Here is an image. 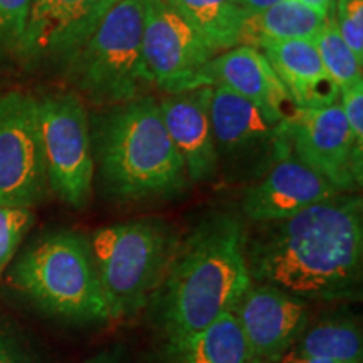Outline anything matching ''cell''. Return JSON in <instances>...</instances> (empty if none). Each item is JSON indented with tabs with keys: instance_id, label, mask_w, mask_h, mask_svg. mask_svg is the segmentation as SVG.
<instances>
[{
	"instance_id": "1",
	"label": "cell",
	"mask_w": 363,
	"mask_h": 363,
	"mask_svg": "<svg viewBox=\"0 0 363 363\" xmlns=\"http://www.w3.org/2000/svg\"><path fill=\"white\" fill-rule=\"evenodd\" d=\"M246 238L251 279L301 299L342 298L362 274L363 203L357 194L337 197L289 219L259 224Z\"/></svg>"
},
{
	"instance_id": "2",
	"label": "cell",
	"mask_w": 363,
	"mask_h": 363,
	"mask_svg": "<svg viewBox=\"0 0 363 363\" xmlns=\"http://www.w3.org/2000/svg\"><path fill=\"white\" fill-rule=\"evenodd\" d=\"M252 284L239 217L216 212L189 235L165 274L160 325L167 340L206 328Z\"/></svg>"
},
{
	"instance_id": "3",
	"label": "cell",
	"mask_w": 363,
	"mask_h": 363,
	"mask_svg": "<svg viewBox=\"0 0 363 363\" xmlns=\"http://www.w3.org/2000/svg\"><path fill=\"white\" fill-rule=\"evenodd\" d=\"M91 145L99 182L118 201L170 197L187 187L185 163L163 125L158 99L143 96L94 116Z\"/></svg>"
},
{
	"instance_id": "4",
	"label": "cell",
	"mask_w": 363,
	"mask_h": 363,
	"mask_svg": "<svg viewBox=\"0 0 363 363\" xmlns=\"http://www.w3.org/2000/svg\"><path fill=\"white\" fill-rule=\"evenodd\" d=\"M143 0H118L66 65L71 83L96 106L150 96L157 84L143 56Z\"/></svg>"
},
{
	"instance_id": "5",
	"label": "cell",
	"mask_w": 363,
	"mask_h": 363,
	"mask_svg": "<svg viewBox=\"0 0 363 363\" xmlns=\"http://www.w3.org/2000/svg\"><path fill=\"white\" fill-rule=\"evenodd\" d=\"M89 246L110 320H125L147 306L177 252L169 225L145 219L103 227Z\"/></svg>"
},
{
	"instance_id": "6",
	"label": "cell",
	"mask_w": 363,
	"mask_h": 363,
	"mask_svg": "<svg viewBox=\"0 0 363 363\" xmlns=\"http://www.w3.org/2000/svg\"><path fill=\"white\" fill-rule=\"evenodd\" d=\"M12 283L51 315L72 321L110 320L91 246L81 234L45 235L13 266Z\"/></svg>"
},
{
	"instance_id": "7",
	"label": "cell",
	"mask_w": 363,
	"mask_h": 363,
	"mask_svg": "<svg viewBox=\"0 0 363 363\" xmlns=\"http://www.w3.org/2000/svg\"><path fill=\"white\" fill-rule=\"evenodd\" d=\"M40 143L48 184L62 202L83 208L93 195L94 158L89 118L78 93H52L38 99Z\"/></svg>"
},
{
	"instance_id": "8",
	"label": "cell",
	"mask_w": 363,
	"mask_h": 363,
	"mask_svg": "<svg viewBox=\"0 0 363 363\" xmlns=\"http://www.w3.org/2000/svg\"><path fill=\"white\" fill-rule=\"evenodd\" d=\"M211 121L217 167L249 177L251 184L291 153L284 121L276 123L247 99L220 86L212 88Z\"/></svg>"
},
{
	"instance_id": "9",
	"label": "cell",
	"mask_w": 363,
	"mask_h": 363,
	"mask_svg": "<svg viewBox=\"0 0 363 363\" xmlns=\"http://www.w3.org/2000/svg\"><path fill=\"white\" fill-rule=\"evenodd\" d=\"M48 187L38 99L11 91L0 96V206L33 207Z\"/></svg>"
},
{
	"instance_id": "10",
	"label": "cell",
	"mask_w": 363,
	"mask_h": 363,
	"mask_svg": "<svg viewBox=\"0 0 363 363\" xmlns=\"http://www.w3.org/2000/svg\"><path fill=\"white\" fill-rule=\"evenodd\" d=\"M291 153L340 192L357 194L363 179V148L347 125L340 103L325 108H296L284 121Z\"/></svg>"
},
{
	"instance_id": "11",
	"label": "cell",
	"mask_w": 363,
	"mask_h": 363,
	"mask_svg": "<svg viewBox=\"0 0 363 363\" xmlns=\"http://www.w3.org/2000/svg\"><path fill=\"white\" fill-rule=\"evenodd\" d=\"M118 0H33L17 52L30 66H65Z\"/></svg>"
},
{
	"instance_id": "12",
	"label": "cell",
	"mask_w": 363,
	"mask_h": 363,
	"mask_svg": "<svg viewBox=\"0 0 363 363\" xmlns=\"http://www.w3.org/2000/svg\"><path fill=\"white\" fill-rule=\"evenodd\" d=\"M214 86L247 99L276 123L289 120L298 108L267 57L259 49L247 44L235 45L212 56L206 65L182 81L175 91Z\"/></svg>"
},
{
	"instance_id": "13",
	"label": "cell",
	"mask_w": 363,
	"mask_h": 363,
	"mask_svg": "<svg viewBox=\"0 0 363 363\" xmlns=\"http://www.w3.org/2000/svg\"><path fill=\"white\" fill-rule=\"evenodd\" d=\"M143 2L145 62L157 88L174 93L182 81L216 52L169 0Z\"/></svg>"
},
{
	"instance_id": "14",
	"label": "cell",
	"mask_w": 363,
	"mask_h": 363,
	"mask_svg": "<svg viewBox=\"0 0 363 363\" xmlns=\"http://www.w3.org/2000/svg\"><path fill=\"white\" fill-rule=\"evenodd\" d=\"M252 360L274 363L308 326L305 299L271 284H251L233 308Z\"/></svg>"
},
{
	"instance_id": "15",
	"label": "cell",
	"mask_w": 363,
	"mask_h": 363,
	"mask_svg": "<svg viewBox=\"0 0 363 363\" xmlns=\"http://www.w3.org/2000/svg\"><path fill=\"white\" fill-rule=\"evenodd\" d=\"M342 194L293 153L276 162L242 195V214L254 224L278 222Z\"/></svg>"
},
{
	"instance_id": "16",
	"label": "cell",
	"mask_w": 363,
	"mask_h": 363,
	"mask_svg": "<svg viewBox=\"0 0 363 363\" xmlns=\"http://www.w3.org/2000/svg\"><path fill=\"white\" fill-rule=\"evenodd\" d=\"M211 96L212 88H195L167 93L158 99L163 125L192 184L211 180L219 170L211 121Z\"/></svg>"
},
{
	"instance_id": "17",
	"label": "cell",
	"mask_w": 363,
	"mask_h": 363,
	"mask_svg": "<svg viewBox=\"0 0 363 363\" xmlns=\"http://www.w3.org/2000/svg\"><path fill=\"white\" fill-rule=\"evenodd\" d=\"M298 108H325L340 101V89L311 40H284L257 48Z\"/></svg>"
},
{
	"instance_id": "18",
	"label": "cell",
	"mask_w": 363,
	"mask_h": 363,
	"mask_svg": "<svg viewBox=\"0 0 363 363\" xmlns=\"http://www.w3.org/2000/svg\"><path fill=\"white\" fill-rule=\"evenodd\" d=\"M251 352L238 318L227 311L206 328L167 340L162 363H249Z\"/></svg>"
},
{
	"instance_id": "19",
	"label": "cell",
	"mask_w": 363,
	"mask_h": 363,
	"mask_svg": "<svg viewBox=\"0 0 363 363\" xmlns=\"http://www.w3.org/2000/svg\"><path fill=\"white\" fill-rule=\"evenodd\" d=\"M325 22V17L318 16L299 0H284L261 12L249 13L240 44L261 48L264 44L284 40L315 43Z\"/></svg>"
},
{
	"instance_id": "20",
	"label": "cell",
	"mask_w": 363,
	"mask_h": 363,
	"mask_svg": "<svg viewBox=\"0 0 363 363\" xmlns=\"http://www.w3.org/2000/svg\"><path fill=\"white\" fill-rule=\"evenodd\" d=\"M216 54L240 45L249 13L238 0H169Z\"/></svg>"
},
{
	"instance_id": "21",
	"label": "cell",
	"mask_w": 363,
	"mask_h": 363,
	"mask_svg": "<svg viewBox=\"0 0 363 363\" xmlns=\"http://www.w3.org/2000/svg\"><path fill=\"white\" fill-rule=\"evenodd\" d=\"M291 350L335 363H362V333L352 321L326 320L303 331Z\"/></svg>"
},
{
	"instance_id": "22",
	"label": "cell",
	"mask_w": 363,
	"mask_h": 363,
	"mask_svg": "<svg viewBox=\"0 0 363 363\" xmlns=\"http://www.w3.org/2000/svg\"><path fill=\"white\" fill-rule=\"evenodd\" d=\"M315 44L325 69L328 71L338 89L363 81V62L353 54L350 45L345 43L335 22L333 12L326 17L323 29L318 34Z\"/></svg>"
},
{
	"instance_id": "23",
	"label": "cell",
	"mask_w": 363,
	"mask_h": 363,
	"mask_svg": "<svg viewBox=\"0 0 363 363\" xmlns=\"http://www.w3.org/2000/svg\"><path fill=\"white\" fill-rule=\"evenodd\" d=\"M34 219L33 207L0 206V274L16 256Z\"/></svg>"
},
{
	"instance_id": "24",
	"label": "cell",
	"mask_w": 363,
	"mask_h": 363,
	"mask_svg": "<svg viewBox=\"0 0 363 363\" xmlns=\"http://www.w3.org/2000/svg\"><path fill=\"white\" fill-rule=\"evenodd\" d=\"M33 0H0V52H17Z\"/></svg>"
},
{
	"instance_id": "25",
	"label": "cell",
	"mask_w": 363,
	"mask_h": 363,
	"mask_svg": "<svg viewBox=\"0 0 363 363\" xmlns=\"http://www.w3.org/2000/svg\"><path fill=\"white\" fill-rule=\"evenodd\" d=\"M333 13L345 43L363 62V0H335Z\"/></svg>"
},
{
	"instance_id": "26",
	"label": "cell",
	"mask_w": 363,
	"mask_h": 363,
	"mask_svg": "<svg viewBox=\"0 0 363 363\" xmlns=\"http://www.w3.org/2000/svg\"><path fill=\"white\" fill-rule=\"evenodd\" d=\"M340 106L358 147L363 148V81L340 89Z\"/></svg>"
},
{
	"instance_id": "27",
	"label": "cell",
	"mask_w": 363,
	"mask_h": 363,
	"mask_svg": "<svg viewBox=\"0 0 363 363\" xmlns=\"http://www.w3.org/2000/svg\"><path fill=\"white\" fill-rule=\"evenodd\" d=\"M299 2H303L306 7H310L311 11H315L318 16L325 17V19L335 9V0H299Z\"/></svg>"
},
{
	"instance_id": "28",
	"label": "cell",
	"mask_w": 363,
	"mask_h": 363,
	"mask_svg": "<svg viewBox=\"0 0 363 363\" xmlns=\"http://www.w3.org/2000/svg\"><path fill=\"white\" fill-rule=\"evenodd\" d=\"M238 2L247 13H254L264 11V9L271 6H276L279 2H284V0H238Z\"/></svg>"
},
{
	"instance_id": "29",
	"label": "cell",
	"mask_w": 363,
	"mask_h": 363,
	"mask_svg": "<svg viewBox=\"0 0 363 363\" xmlns=\"http://www.w3.org/2000/svg\"><path fill=\"white\" fill-rule=\"evenodd\" d=\"M274 363H335L330 360H325V358H313V357H305L299 355V353L289 350L286 352L279 360H276Z\"/></svg>"
},
{
	"instance_id": "30",
	"label": "cell",
	"mask_w": 363,
	"mask_h": 363,
	"mask_svg": "<svg viewBox=\"0 0 363 363\" xmlns=\"http://www.w3.org/2000/svg\"><path fill=\"white\" fill-rule=\"evenodd\" d=\"M0 363H24L6 343L0 342Z\"/></svg>"
},
{
	"instance_id": "31",
	"label": "cell",
	"mask_w": 363,
	"mask_h": 363,
	"mask_svg": "<svg viewBox=\"0 0 363 363\" xmlns=\"http://www.w3.org/2000/svg\"><path fill=\"white\" fill-rule=\"evenodd\" d=\"M86 363H123V362H121L120 358L115 355V353L106 352V353H99L98 357L91 358V360L86 362Z\"/></svg>"
},
{
	"instance_id": "32",
	"label": "cell",
	"mask_w": 363,
	"mask_h": 363,
	"mask_svg": "<svg viewBox=\"0 0 363 363\" xmlns=\"http://www.w3.org/2000/svg\"><path fill=\"white\" fill-rule=\"evenodd\" d=\"M249 363H264V362H259V360H251Z\"/></svg>"
}]
</instances>
